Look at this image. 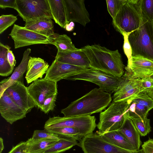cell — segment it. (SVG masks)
Instances as JSON below:
<instances>
[{
	"mask_svg": "<svg viewBox=\"0 0 153 153\" xmlns=\"http://www.w3.org/2000/svg\"><path fill=\"white\" fill-rule=\"evenodd\" d=\"M90 62V68L97 69L120 78L124 74L125 65L118 50H111L94 44L81 48Z\"/></svg>",
	"mask_w": 153,
	"mask_h": 153,
	"instance_id": "1",
	"label": "cell"
},
{
	"mask_svg": "<svg viewBox=\"0 0 153 153\" xmlns=\"http://www.w3.org/2000/svg\"><path fill=\"white\" fill-rule=\"evenodd\" d=\"M112 99L109 93L95 88L72 102L61 110V113L69 117L91 115L102 111L109 105Z\"/></svg>",
	"mask_w": 153,
	"mask_h": 153,
	"instance_id": "2",
	"label": "cell"
},
{
	"mask_svg": "<svg viewBox=\"0 0 153 153\" xmlns=\"http://www.w3.org/2000/svg\"><path fill=\"white\" fill-rule=\"evenodd\" d=\"M142 13L141 24L129 35L128 40L132 56L142 57L153 61V22Z\"/></svg>",
	"mask_w": 153,
	"mask_h": 153,
	"instance_id": "3",
	"label": "cell"
},
{
	"mask_svg": "<svg viewBox=\"0 0 153 153\" xmlns=\"http://www.w3.org/2000/svg\"><path fill=\"white\" fill-rule=\"evenodd\" d=\"M132 101L112 102L106 109L100 113L99 121L96 126L98 131L96 133L102 135L119 130L124 123Z\"/></svg>",
	"mask_w": 153,
	"mask_h": 153,
	"instance_id": "4",
	"label": "cell"
},
{
	"mask_svg": "<svg viewBox=\"0 0 153 153\" xmlns=\"http://www.w3.org/2000/svg\"><path fill=\"white\" fill-rule=\"evenodd\" d=\"M141 1L127 0L113 20L114 28L122 35L130 33L140 27L142 19Z\"/></svg>",
	"mask_w": 153,
	"mask_h": 153,
	"instance_id": "5",
	"label": "cell"
},
{
	"mask_svg": "<svg viewBox=\"0 0 153 153\" xmlns=\"http://www.w3.org/2000/svg\"><path fill=\"white\" fill-rule=\"evenodd\" d=\"M94 116L87 115L74 117H60L50 118L45 123L44 129L69 127L78 130L85 136L93 133L97 126Z\"/></svg>",
	"mask_w": 153,
	"mask_h": 153,
	"instance_id": "6",
	"label": "cell"
},
{
	"mask_svg": "<svg viewBox=\"0 0 153 153\" xmlns=\"http://www.w3.org/2000/svg\"><path fill=\"white\" fill-rule=\"evenodd\" d=\"M120 78L94 68H90L80 71L65 79L82 80L94 83L103 91L114 93L117 89Z\"/></svg>",
	"mask_w": 153,
	"mask_h": 153,
	"instance_id": "7",
	"label": "cell"
},
{
	"mask_svg": "<svg viewBox=\"0 0 153 153\" xmlns=\"http://www.w3.org/2000/svg\"><path fill=\"white\" fill-rule=\"evenodd\" d=\"M16 10L23 21L42 18L53 19L48 0H16Z\"/></svg>",
	"mask_w": 153,
	"mask_h": 153,
	"instance_id": "8",
	"label": "cell"
},
{
	"mask_svg": "<svg viewBox=\"0 0 153 153\" xmlns=\"http://www.w3.org/2000/svg\"><path fill=\"white\" fill-rule=\"evenodd\" d=\"M84 153H133L131 151L122 149L103 139L96 132L84 137L79 142Z\"/></svg>",
	"mask_w": 153,
	"mask_h": 153,
	"instance_id": "9",
	"label": "cell"
},
{
	"mask_svg": "<svg viewBox=\"0 0 153 153\" xmlns=\"http://www.w3.org/2000/svg\"><path fill=\"white\" fill-rule=\"evenodd\" d=\"M9 35L14 41L15 49L36 44H51L53 40L16 24L14 25Z\"/></svg>",
	"mask_w": 153,
	"mask_h": 153,
	"instance_id": "10",
	"label": "cell"
},
{
	"mask_svg": "<svg viewBox=\"0 0 153 153\" xmlns=\"http://www.w3.org/2000/svg\"><path fill=\"white\" fill-rule=\"evenodd\" d=\"M140 80L131 77L125 72L120 78L118 86L114 92L112 102L133 100L137 95L143 92Z\"/></svg>",
	"mask_w": 153,
	"mask_h": 153,
	"instance_id": "11",
	"label": "cell"
},
{
	"mask_svg": "<svg viewBox=\"0 0 153 153\" xmlns=\"http://www.w3.org/2000/svg\"><path fill=\"white\" fill-rule=\"evenodd\" d=\"M27 92L36 106L41 109L47 98L58 94L57 82L44 78L38 79L27 87Z\"/></svg>",
	"mask_w": 153,
	"mask_h": 153,
	"instance_id": "12",
	"label": "cell"
},
{
	"mask_svg": "<svg viewBox=\"0 0 153 153\" xmlns=\"http://www.w3.org/2000/svg\"><path fill=\"white\" fill-rule=\"evenodd\" d=\"M5 91L15 103L28 112L36 106L28 93L27 87L24 84L23 80L15 82Z\"/></svg>",
	"mask_w": 153,
	"mask_h": 153,
	"instance_id": "13",
	"label": "cell"
},
{
	"mask_svg": "<svg viewBox=\"0 0 153 153\" xmlns=\"http://www.w3.org/2000/svg\"><path fill=\"white\" fill-rule=\"evenodd\" d=\"M68 23H78L84 27L90 21L83 0H63Z\"/></svg>",
	"mask_w": 153,
	"mask_h": 153,
	"instance_id": "14",
	"label": "cell"
},
{
	"mask_svg": "<svg viewBox=\"0 0 153 153\" xmlns=\"http://www.w3.org/2000/svg\"><path fill=\"white\" fill-rule=\"evenodd\" d=\"M0 113L1 117L7 122L12 124L25 117L28 112L15 103L4 91L0 97Z\"/></svg>",
	"mask_w": 153,
	"mask_h": 153,
	"instance_id": "15",
	"label": "cell"
},
{
	"mask_svg": "<svg viewBox=\"0 0 153 153\" xmlns=\"http://www.w3.org/2000/svg\"><path fill=\"white\" fill-rule=\"evenodd\" d=\"M85 69H87L62 62L55 59L49 67L44 78L57 82Z\"/></svg>",
	"mask_w": 153,
	"mask_h": 153,
	"instance_id": "16",
	"label": "cell"
},
{
	"mask_svg": "<svg viewBox=\"0 0 153 153\" xmlns=\"http://www.w3.org/2000/svg\"><path fill=\"white\" fill-rule=\"evenodd\" d=\"M125 68L128 76L133 78L149 77L153 74V61L142 57L132 56L131 63Z\"/></svg>",
	"mask_w": 153,
	"mask_h": 153,
	"instance_id": "17",
	"label": "cell"
},
{
	"mask_svg": "<svg viewBox=\"0 0 153 153\" xmlns=\"http://www.w3.org/2000/svg\"><path fill=\"white\" fill-rule=\"evenodd\" d=\"M55 59L62 62L86 69L90 68L89 60L81 49L65 52H57Z\"/></svg>",
	"mask_w": 153,
	"mask_h": 153,
	"instance_id": "18",
	"label": "cell"
},
{
	"mask_svg": "<svg viewBox=\"0 0 153 153\" xmlns=\"http://www.w3.org/2000/svg\"><path fill=\"white\" fill-rule=\"evenodd\" d=\"M31 51L30 48H27L25 51L20 63L15 68L11 76L0 82V97L6 90L15 82L18 80H23V74L27 70Z\"/></svg>",
	"mask_w": 153,
	"mask_h": 153,
	"instance_id": "19",
	"label": "cell"
},
{
	"mask_svg": "<svg viewBox=\"0 0 153 153\" xmlns=\"http://www.w3.org/2000/svg\"><path fill=\"white\" fill-rule=\"evenodd\" d=\"M52 19L42 17L28 21L25 22L24 27L53 40L57 34L54 33Z\"/></svg>",
	"mask_w": 153,
	"mask_h": 153,
	"instance_id": "20",
	"label": "cell"
},
{
	"mask_svg": "<svg viewBox=\"0 0 153 153\" xmlns=\"http://www.w3.org/2000/svg\"><path fill=\"white\" fill-rule=\"evenodd\" d=\"M49 65L39 57L30 56L25 76L27 83H30L40 78L46 73Z\"/></svg>",
	"mask_w": 153,
	"mask_h": 153,
	"instance_id": "21",
	"label": "cell"
},
{
	"mask_svg": "<svg viewBox=\"0 0 153 153\" xmlns=\"http://www.w3.org/2000/svg\"><path fill=\"white\" fill-rule=\"evenodd\" d=\"M128 141L136 150H139L142 143L140 135L128 114L121 128L118 131Z\"/></svg>",
	"mask_w": 153,
	"mask_h": 153,
	"instance_id": "22",
	"label": "cell"
},
{
	"mask_svg": "<svg viewBox=\"0 0 153 153\" xmlns=\"http://www.w3.org/2000/svg\"><path fill=\"white\" fill-rule=\"evenodd\" d=\"M53 19L61 27L65 29L68 24L63 0H48Z\"/></svg>",
	"mask_w": 153,
	"mask_h": 153,
	"instance_id": "23",
	"label": "cell"
},
{
	"mask_svg": "<svg viewBox=\"0 0 153 153\" xmlns=\"http://www.w3.org/2000/svg\"><path fill=\"white\" fill-rule=\"evenodd\" d=\"M100 135L105 141L117 147L128 150L136 151L126 138L118 131Z\"/></svg>",
	"mask_w": 153,
	"mask_h": 153,
	"instance_id": "24",
	"label": "cell"
},
{
	"mask_svg": "<svg viewBox=\"0 0 153 153\" xmlns=\"http://www.w3.org/2000/svg\"><path fill=\"white\" fill-rule=\"evenodd\" d=\"M59 140L45 139L33 141L29 139L26 141L28 146V153H41L52 146Z\"/></svg>",
	"mask_w": 153,
	"mask_h": 153,
	"instance_id": "25",
	"label": "cell"
},
{
	"mask_svg": "<svg viewBox=\"0 0 153 153\" xmlns=\"http://www.w3.org/2000/svg\"><path fill=\"white\" fill-rule=\"evenodd\" d=\"M59 135L61 138L52 146L41 153H61L70 149L76 145L79 146V143L77 141Z\"/></svg>",
	"mask_w": 153,
	"mask_h": 153,
	"instance_id": "26",
	"label": "cell"
},
{
	"mask_svg": "<svg viewBox=\"0 0 153 153\" xmlns=\"http://www.w3.org/2000/svg\"><path fill=\"white\" fill-rule=\"evenodd\" d=\"M51 44L56 46L58 52H65L77 50L71 38L66 34H57L53 40Z\"/></svg>",
	"mask_w": 153,
	"mask_h": 153,
	"instance_id": "27",
	"label": "cell"
},
{
	"mask_svg": "<svg viewBox=\"0 0 153 153\" xmlns=\"http://www.w3.org/2000/svg\"><path fill=\"white\" fill-rule=\"evenodd\" d=\"M11 48L0 42V75L7 76L12 72L14 68L10 65L7 58L8 50Z\"/></svg>",
	"mask_w": 153,
	"mask_h": 153,
	"instance_id": "28",
	"label": "cell"
},
{
	"mask_svg": "<svg viewBox=\"0 0 153 153\" xmlns=\"http://www.w3.org/2000/svg\"><path fill=\"white\" fill-rule=\"evenodd\" d=\"M128 114L141 136H145L151 131L150 120L147 117L141 118L128 112Z\"/></svg>",
	"mask_w": 153,
	"mask_h": 153,
	"instance_id": "29",
	"label": "cell"
},
{
	"mask_svg": "<svg viewBox=\"0 0 153 153\" xmlns=\"http://www.w3.org/2000/svg\"><path fill=\"white\" fill-rule=\"evenodd\" d=\"M47 129L52 132L77 141L80 142L84 137L78 130L74 128L65 127Z\"/></svg>",
	"mask_w": 153,
	"mask_h": 153,
	"instance_id": "30",
	"label": "cell"
},
{
	"mask_svg": "<svg viewBox=\"0 0 153 153\" xmlns=\"http://www.w3.org/2000/svg\"><path fill=\"white\" fill-rule=\"evenodd\" d=\"M127 0H106L107 9L113 20L114 19L122 6Z\"/></svg>",
	"mask_w": 153,
	"mask_h": 153,
	"instance_id": "31",
	"label": "cell"
},
{
	"mask_svg": "<svg viewBox=\"0 0 153 153\" xmlns=\"http://www.w3.org/2000/svg\"><path fill=\"white\" fill-rule=\"evenodd\" d=\"M61 138V137L59 134L52 132L47 129H44L42 130H35L32 137L29 139L33 141L45 139L60 140Z\"/></svg>",
	"mask_w": 153,
	"mask_h": 153,
	"instance_id": "32",
	"label": "cell"
},
{
	"mask_svg": "<svg viewBox=\"0 0 153 153\" xmlns=\"http://www.w3.org/2000/svg\"><path fill=\"white\" fill-rule=\"evenodd\" d=\"M149 111L145 106L132 101L128 109L129 114H133L141 118L147 117Z\"/></svg>",
	"mask_w": 153,
	"mask_h": 153,
	"instance_id": "33",
	"label": "cell"
},
{
	"mask_svg": "<svg viewBox=\"0 0 153 153\" xmlns=\"http://www.w3.org/2000/svg\"><path fill=\"white\" fill-rule=\"evenodd\" d=\"M133 101L145 106L149 111L153 108V98L147 93H140L133 99Z\"/></svg>",
	"mask_w": 153,
	"mask_h": 153,
	"instance_id": "34",
	"label": "cell"
},
{
	"mask_svg": "<svg viewBox=\"0 0 153 153\" xmlns=\"http://www.w3.org/2000/svg\"><path fill=\"white\" fill-rule=\"evenodd\" d=\"M17 19V17L12 14L1 15L0 16V34L13 25Z\"/></svg>",
	"mask_w": 153,
	"mask_h": 153,
	"instance_id": "35",
	"label": "cell"
},
{
	"mask_svg": "<svg viewBox=\"0 0 153 153\" xmlns=\"http://www.w3.org/2000/svg\"><path fill=\"white\" fill-rule=\"evenodd\" d=\"M141 11L153 22V0H141Z\"/></svg>",
	"mask_w": 153,
	"mask_h": 153,
	"instance_id": "36",
	"label": "cell"
},
{
	"mask_svg": "<svg viewBox=\"0 0 153 153\" xmlns=\"http://www.w3.org/2000/svg\"><path fill=\"white\" fill-rule=\"evenodd\" d=\"M58 94L49 97L45 100L41 110L47 114L54 109Z\"/></svg>",
	"mask_w": 153,
	"mask_h": 153,
	"instance_id": "37",
	"label": "cell"
},
{
	"mask_svg": "<svg viewBox=\"0 0 153 153\" xmlns=\"http://www.w3.org/2000/svg\"><path fill=\"white\" fill-rule=\"evenodd\" d=\"M130 33H124L122 35L124 39L123 49L124 53L128 59L127 65H129L131 63L132 56V49L128 40V36Z\"/></svg>",
	"mask_w": 153,
	"mask_h": 153,
	"instance_id": "38",
	"label": "cell"
},
{
	"mask_svg": "<svg viewBox=\"0 0 153 153\" xmlns=\"http://www.w3.org/2000/svg\"><path fill=\"white\" fill-rule=\"evenodd\" d=\"M28 150L27 142H21L13 146L8 153H28Z\"/></svg>",
	"mask_w": 153,
	"mask_h": 153,
	"instance_id": "39",
	"label": "cell"
},
{
	"mask_svg": "<svg viewBox=\"0 0 153 153\" xmlns=\"http://www.w3.org/2000/svg\"><path fill=\"white\" fill-rule=\"evenodd\" d=\"M140 82L143 92L148 93L153 89V79L149 76L140 79Z\"/></svg>",
	"mask_w": 153,
	"mask_h": 153,
	"instance_id": "40",
	"label": "cell"
},
{
	"mask_svg": "<svg viewBox=\"0 0 153 153\" xmlns=\"http://www.w3.org/2000/svg\"><path fill=\"white\" fill-rule=\"evenodd\" d=\"M144 153H153V139L149 138L142 145Z\"/></svg>",
	"mask_w": 153,
	"mask_h": 153,
	"instance_id": "41",
	"label": "cell"
},
{
	"mask_svg": "<svg viewBox=\"0 0 153 153\" xmlns=\"http://www.w3.org/2000/svg\"><path fill=\"white\" fill-rule=\"evenodd\" d=\"M16 0H0V7L1 9L11 8L16 10Z\"/></svg>",
	"mask_w": 153,
	"mask_h": 153,
	"instance_id": "42",
	"label": "cell"
},
{
	"mask_svg": "<svg viewBox=\"0 0 153 153\" xmlns=\"http://www.w3.org/2000/svg\"><path fill=\"white\" fill-rule=\"evenodd\" d=\"M7 58L10 66L12 68H14L16 63V60L12 51L10 49L7 52Z\"/></svg>",
	"mask_w": 153,
	"mask_h": 153,
	"instance_id": "43",
	"label": "cell"
},
{
	"mask_svg": "<svg viewBox=\"0 0 153 153\" xmlns=\"http://www.w3.org/2000/svg\"><path fill=\"white\" fill-rule=\"evenodd\" d=\"M74 26V22H71L66 25L65 29L68 31H72L73 30Z\"/></svg>",
	"mask_w": 153,
	"mask_h": 153,
	"instance_id": "44",
	"label": "cell"
},
{
	"mask_svg": "<svg viewBox=\"0 0 153 153\" xmlns=\"http://www.w3.org/2000/svg\"><path fill=\"white\" fill-rule=\"evenodd\" d=\"M4 148L3 139L0 137V153H1L2 151Z\"/></svg>",
	"mask_w": 153,
	"mask_h": 153,
	"instance_id": "45",
	"label": "cell"
},
{
	"mask_svg": "<svg viewBox=\"0 0 153 153\" xmlns=\"http://www.w3.org/2000/svg\"><path fill=\"white\" fill-rule=\"evenodd\" d=\"M148 94L151 97L153 98V89L149 91Z\"/></svg>",
	"mask_w": 153,
	"mask_h": 153,
	"instance_id": "46",
	"label": "cell"
},
{
	"mask_svg": "<svg viewBox=\"0 0 153 153\" xmlns=\"http://www.w3.org/2000/svg\"><path fill=\"white\" fill-rule=\"evenodd\" d=\"M133 153H144L142 149L134 151Z\"/></svg>",
	"mask_w": 153,
	"mask_h": 153,
	"instance_id": "47",
	"label": "cell"
},
{
	"mask_svg": "<svg viewBox=\"0 0 153 153\" xmlns=\"http://www.w3.org/2000/svg\"><path fill=\"white\" fill-rule=\"evenodd\" d=\"M150 78L153 79V74L149 76Z\"/></svg>",
	"mask_w": 153,
	"mask_h": 153,
	"instance_id": "48",
	"label": "cell"
}]
</instances>
